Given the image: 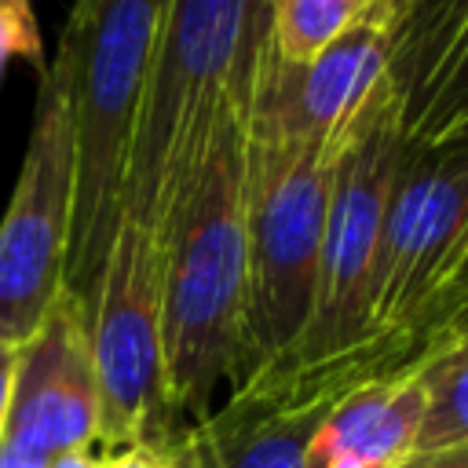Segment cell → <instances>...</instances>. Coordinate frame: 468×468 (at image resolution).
<instances>
[{"mask_svg": "<svg viewBox=\"0 0 468 468\" xmlns=\"http://www.w3.org/2000/svg\"><path fill=\"white\" fill-rule=\"evenodd\" d=\"M410 18L413 0H380L307 66H285L267 51L245 128L303 143L336 168L380 124L402 117L399 51Z\"/></svg>", "mask_w": 468, "mask_h": 468, "instance_id": "obj_6", "label": "cell"}, {"mask_svg": "<svg viewBox=\"0 0 468 468\" xmlns=\"http://www.w3.org/2000/svg\"><path fill=\"white\" fill-rule=\"evenodd\" d=\"M271 51V0H165L124 168L121 219L161 238L227 106L245 121Z\"/></svg>", "mask_w": 468, "mask_h": 468, "instance_id": "obj_2", "label": "cell"}, {"mask_svg": "<svg viewBox=\"0 0 468 468\" xmlns=\"http://www.w3.org/2000/svg\"><path fill=\"white\" fill-rule=\"evenodd\" d=\"M4 435L40 457L99 450V380L88 311L73 292H62L40 329L18 347Z\"/></svg>", "mask_w": 468, "mask_h": 468, "instance_id": "obj_11", "label": "cell"}, {"mask_svg": "<svg viewBox=\"0 0 468 468\" xmlns=\"http://www.w3.org/2000/svg\"><path fill=\"white\" fill-rule=\"evenodd\" d=\"M464 289H468V234H464V245H461V256H457V267H453V278H450V289L442 292V300H439V307H442L446 300H453L457 292H464ZM439 307H435V311H439ZM431 318H435V314H431ZM431 318H428V322H431ZM424 329H428V325H424Z\"/></svg>", "mask_w": 468, "mask_h": 468, "instance_id": "obj_24", "label": "cell"}, {"mask_svg": "<svg viewBox=\"0 0 468 468\" xmlns=\"http://www.w3.org/2000/svg\"><path fill=\"white\" fill-rule=\"evenodd\" d=\"M245 117L227 106L208 150L161 223L165 399L176 428L201 420L249 369Z\"/></svg>", "mask_w": 468, "mask_h": 468, "instance_id": "obj_1", "label": "cell"}, {"mask_svg": "<svg viewBox=\"0 0 468 468\" xmlns=\"http://www.w3.org/2000/svg\"><path fill=\"white\" fill-rule=\"evenodd\" d=\"M168 442H132V446H121L113 453H102V468H168Z\"/></svg>", "mask_w": 468, "mask_h": 468, "instance_id": "obj_18", "label": "cell"}, {"mask_svg": "<svg viewBox=\"0 0 468 468\" xmlns=\"http://www.w3.org/2000/svg\"><path fill=\"white\" fill-rule=\"evenodd\" d=\"M44 468H102V453L99 450H66L48 457Z\"/></svg>", "mask_w": 468, "mask_h": 468, "instance_id": "obj_23", "label": "cell"}, {"mask_svg": "<svg viewBox=\"0 0 468 468\" xmlns=\"http://www.w3.org/2000/svg\"><path fill=\"white\" fill-rule=\"evenodd\" d=\"M428 384L413 358L358 373L307 446V468H399L417 453Z\"/></svg>", "mask_w": 468, "mask_h": 468, "instance_id": "obj_12", "label": "cell"}, {"mask_svg": "<svg viewBox=\"0 0 468 468\" xmlns=\"http://www.w3.org/2000/svg\"><path fill=\"white\" fill-rule=\"evenodd\" d=\"M168 468H197L194 450H190V442H186L183 428H179V431L172 435V442H168Z\"/></svg>", "mask_w": 468, "mask_h": 468, "instance_id": "obj_25", "label": "cell"}, {"mask_svg": "<svg viewBox=\"0 0 468 468\" xmlns=\"http://www.w3.org/2000/svg\"><path fill=\"white\" fill-rule=\"evenodd\" d=\"M399 468H468V442L461 446H442V450H417L406 464Z\"/></svg>", "mask_w": 468, "mask_h": 468, "instance_id": "obj_19", "label": "cell"}, {"mask_svg": "<svg viewBox=\"0 0 468 468\" xmlns=\"http://www.w3.org/2000/svg\"><path fill=\"white\" fill-rule=\"evenodd\" d=\"M468 132V4L453 15L420 84L402 102L406 146H442Z\"/></svg>", "mask_w": 468, "mask_h": 468, "instance_id": "obj_13", "label": "cell"}, {"mask_svg": "<svg viewBox=\"0 0 468 468\" xmlns=\"http://www.w3.org/2000/svg\"><path fill=\"white\" fill-rule=\"evenodd\" d=\"M33 128L0 219V344L22 347L66 292L73 227V132L58 77L37 69Z\"/></svg>", "mask_w": 468, "mask_h": 468, "instance_id": "obj_9", "label": "cell"}, {"mask_svg": "<svg viewBox=\"0 0 468 468\" xmlns=\"http://www.w3.org/2000/svg\"><path fill=\"white\" fill-rule=\"evenodd\" d=\"M88 344L99 380V453L168 442L179 428L165 399L161 238L121 219L88 303Z\"/></svg>", "mask_w": 468, "mask_h": 468, "instance_id": "obj_7", "label": "cell"}, {"mask_svg": "<svg viewBox=\"0 0 468 468\" xmlns=\"http://www.w3.org/2000/svg\"><path fill=\"white\" fill-rule=\"evenodd\" d=\"M461 325H468V289L457 292L453 300H446V303L435 311V318L428 322V329L420 333V340H424L428 333H439V329H461ZM420 340H417V344H420ZM417 344H413V347H417ZM410 355H413V351H410Z\"/></svg>", "mask_w": 468, "mask_h": 468, "instance_id": "obj_20", "label": "cell"}, {"mask_svg": "<svg viewBox=\"0 0 468 468\" xmlns=\"http://www.w3.org/2000/svg\"><path fill=\"white\" fill-rule=\"evenodd\" d=\"M468 0H413V18L406 26L402 37V51H399V88H402V102L406 95L420 84L439 37L446 33V26L453 22V15L464 7Z\"/></svg>", "mask_w": 468, "mask_h": 468, "instance_id": "obj_16", "label": "cell"}, {"mask_svg": "<svg viewBox=\"0 0 468 468\" xmlns=\"http://www.w3.org/2000/svg\"><path fill=\"white\" fill-rule=\"evenodd\" d=\"M165 0H73L58 55L48 66L69 106L73 227L66 292L84 311L121 223L124 168Z\"/></svg>", "mask_w": 468, "mask_h": 468, "instance_id": "obj_3", "label": "cell"}, {"mask_svg": "<svg viewBox=\"0 0 468 468\" xmlns=\"http://www.w3.org/2000/svg\"><path fill=\"white\" fill-rule=\"evenodd\" d=\"M358 373L366 366L241 380L223 406L183 428L197 468H307L311 435Z\"/></svg>", "mask_w": 468, "mask_h": 468, "instance_id": "obj_10", "label": "cell"}, {"mask_svg": "<svg viewBox=\"0 0 468 468\" xmlns=\"http://www.w3.org/2000/svg\"><path fill=\"white\" fill-rule=\"evenodd\" d=\"M410 358L428 384V417L417 450L468 442V325L428 333Z\"/></svg>", "mask_w": 468, "mask_h": 468, "instance_id": "obj_14", "label": "cell"}, {"mask_svg": "<svg viewBox=\"0 0 468 468\" xmlns=\"http://www.w3.org/2000/svg\"><path fill=\"white\" fill-rule=\"evenodd\" d=\"M15 362H18V347L0 344V439L7 428V406H11V380H15Z\"/></svg>", "mask_w": 468, "mask_h": 468, "instance_id": "obj_21", "label": "cell"}, {"mask_svg": "<svg viewBox=\"0 0 468 468\" xmlns=\"http://www.w3.org/2000/svg\"><path fill=\"white\" fill-rule=\"evenodd\" d=\"M402 146V117H391L333 168L311 318L285 373H322L340 366L380 369L366 355L369 296L380 223Z\"/></svg>", "mask_w": 468, "mask_h": 468, "instance_id": "obj_8", "label": "cell"}, {"mask_svg": "<svg viewBox=\"0 0 468 468\" xmlns=\"http://www.w3.org/2000/svg\"><path fill=\"white\" fill-rule=\"evenodd\" d=\"M11 58H26L44 69V40L33 0H0V77Z\"/></svg>", "mask_w": 468, "mask_h": 468, "instance_id": "obj_17", "label": "cell"}, {"mask_svg": "<svg viewBox=\"0 0 468 468\" xmlns=\"http://www.w3.org/2000/svg\"><path fill=\"white\" fill-rule=\"evenodd\" d=\"M468 234V132L442 146H402L369 296V362H406L450 289Z\"/></svg>", "mask_w": 468, "mask_h": 468, "instance_id": "obj_5", "label": "cell"}, {"mask_svg": "<svg viewBox=\"0 0 468 468\" xmlns=\"http://www.w3.org/2000/svg\"><path fill=\"white\" fill-rule=\"evenodd\" d=\"M380 0H271V55L285 66H307L355 26H362Z\"/></svg>", "mask_w": 468, "mask_h": 468, "instance_id": "obj_15", "label": "cell"}, {"mask_svg": "<svg viewBox=\"0 0 468 468\" xmlns=\"http://www.w3.org/2000/svg\"><path fill=\"white\" fill-rule=\"evenodd\" d=\"M249 377L285 373L307 329L333 168L292 139L245 128Z\"/></svg>", "mask_w": 468, "mask_h": 468, "instance_id": "obj_4", "label": "cell"}, {"mask_svg": "<svg viewBox=\"0 0 468 468\" xmlns=\"http://www.w3.org/2000/svg\"><path fill=\"white\" fill-rule=\"evenodd\" d=\"M48 464V457H40V453H33V450H26V446H18L15 439H0V468H44Z\"/></svg>", "mask_w": 468, "mask_h": 468, "instance_id": "obj_22", "label": "cell"}]
</instances>
